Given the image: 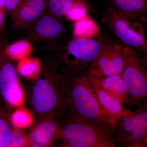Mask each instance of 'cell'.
I'll return each mask as SVG.
<instances>
[{
    "label": "cell",
    "mask_w": 147,
    "mask_h": 147,
    "mask_svg": "<svg viewBox=\"0 0 147 147\" xmlns=\"http://www.w3.org/2000/svg\"><path fill=\"white\" fill-rule=\"evenodd\" d=\"M87 72V71H86ZM89 81L96 95L102 112L113 124L123 115L127 110L118 100L103 89L93 76L88 72Z\"/></svg>",
    "instance_id": "12"
},
{
    "label": "cell",
    "mask_w": 147,
    "mask_h": 147,
    "mask_svg": "<svg viewBox=\"0 0 147 147\" xmlns=\"http://www.w3.org/2000/svg\"><path fill=\"white\" fill-rule=\"evenodd\" d=\"M115 147H147L146 100L136 111L127 110L113 125Z\"/></svg>",
    "instance_id": "5"
},
{
    "label": "cell",
    "mask_w": 147,
    "mask_h": 147,
    "mask_svg": "<svg viewBox=\"0 0 147 147\" xmlns=\"http://www.w3.org/2000/svg\"><path fill=\"white\" fill-rule=\"evenodd\" d=\"M30 27V34L35 39H54L63 32V27L59 20L46 12Z\"/></svg>",
    "instance_id": "13"
},
{
    "label": "cell",
    "mask_w": 147,
    "mask_h": 147,
    "mask_svg": "<svg viewBox=\"0 0 147 147\" xmlns=\"http://www.w3.org/2000/svg\"><path fill=\"white\" fill-rule=\"evenodd\" d=\"M32 130L28 137L30 146L50 147L58 140L60 129L59 119L46 116Z\"/></svg>",
    "instance_id": "10"
},
{
    "label": "cell",
    "mask_w": 147,
    "mask_h": 147,
    "mask_svg": "<svg viewBox=\"0 0 147 147\" xmlns=\"http://www.w3.org/2000/svg\"><path fill=\"white\" fill-rule=\"evenodd\" d=\"M84 0H47V13L59 20L74 6Z\"/></svg>",
    "instance_id": "18"
},
{
    "label": "cell",
    "mask_w": 147,
    "mask_h": 147,
    "mask_svg": "<svg viewBox=\"0 0 147 147\" xmlns=\"http://www.w3.org/2000/svg\"><path fill=\"white\" fill-rule=\"evenodd\" d=\"M5 14L4 9H0V33L3 30L5 25Z\"/></svg>",
    "instance_id": "25"
},
{
    "label": "cell",
    "mask_w": 147,
    "mask_h": 147,
    "mask_svg": "<svg viewBox=\"0 0 147 147\" xmlns=\"http://www.w3.org/2000/svg\"><path fill=\"white\" fill-rule=\"evenodd\" d=\"M88 6L85 1L74 6L65 15L70 21L76 22L81 20L88 14Z\"/></svg>",
    "instance_id": "22"
},
{
    "label": "cell",
    "mask_w": 147,
    "mask_h": 147,
    "mask_svg": "<svg viewBox=\"0 0 147 147\" xmlns=\"http://www.w3.org/2000/svg\"><path fill=\"white\" fill-rule=\"evenodd\" d=\"M101 45L91 38H74L67 45L68 55L64 59L66 66L87 70L97 57Z\"/></svg>",
    "instance_id": "9"
},
{
    "label": "cell",
    "mask_w": 147,
    "mask_h": 147,
    "mask_svg": "<svg viewBox=\"0 0 147 147\" xmlns=\"http://www.w3.org/2000/svg\"><path fill=\"white\" fill-rule=\"evenodd\" d=\"M16 69L21 76L28 78H34L40 71V63L37 58L27 57L19 61Z\"/></svg>",
    "instance_id": "19"
},
{
    "label": "cell",
    "mask_w": 147,
    "mask_h": 147,
    "mask_svg": "<svg viewBox=\"0 0 147 147\" xmlns=\"http://www.w3.org/2000/svg\"><path fill=\"white\" fill-rule=\"evenodd\" d=\"M61 146L115 147L113 125L64 116L59 119Z\"/></svg>",
    "instance_id": "2"
},
{
    "label": "cell",
    "mask_w": 147,
    "mask_h": 147,
    "mask_svg": "<svg viewBox=\"0 0 147 147\" xmlns=\"http://www.w3.org/2000/svg\"><path fill=\"white\" fill-rule=\"evenodd\" d=\"M94 78L103 89L122 104L128 105L129 100L128 92L123 80L121 74Z\"/></svg>",
    "instance_id": "15"
},
{
    "label": "cell",
    "mask_w": 147,
    "mask_h": 147,
    "mask_svg": "<svg viewBox=\"0 0 147 147\" xmlns=\"http://www.w3.org/2000/svg\"><path fill=\"white\" fill-rule=\"evenodd\" d=\"M30 146L29 138L24 132L14 129L11 130V139L8 147Z\"/></svg>",
    "instance_id": "23"
},
{
    "label": "cell",
    "mask_w": 147,
    "mask_h": 147,
    "mask_svg": "<svg viewBox=\"0 0 147 147\" xmlns=\"http://www.w3.org/2000/svg\"><path fill=\"white\" fill-rule=\"evenodd\" d=\"M123 46L112 42L101 44L97 57L86 71L96 78L121 74L124 67Z\"/></svg>",
    "instance_id": "7"
},
{
    "label": "cell",
    "mask_w": 147,
    "mask_h": 147,
    "mask_svg": "<svg viewBox=\"0 0 147 147\" xmlns=\"http://www.w3.org/2000/svg\"><path fill=\"white\" fill-rule=\"evenodd\" d=\"M2 108L0 110V147H8L11 136V129Z\"/></svg>",
    "instance_id": "20"
},
{
    "label": "cell",
    "mask_w": 147,
    "mask_h": 147,
    "mask_svg": "<svg viewBox=\"0 0 147 147\" xmlns=\"http://www.w3.org/2000/svg\"><path fill=\"white\" fill-rule=\"evenodd\" d=\"M65 90L64 116L112 124L100 108L89 81L86 70L66 67L61 74Z\"/></svg>",
    "instance_id": "1"
},
{
    "label": "cell",
    "mask_w": 147,
    "mask_h": 147,
    "mask_svg": "<svg viewBox=\"0 0 147 147\" xmlns=\"http://www.w3.org/2000/svg\"><path fill=\"white\" fill-rule=\"evenodd\" d=\"M107 6L126 16L147 21V0H108Z\"/></svg>",
    "instance_id": "14"
},
{
    "label": "cell",
    "mask_w": 147,
    "mask_h": 147,
    "mask_svg": "<svg viewBox=\"0 0 147 147\" xmlns=\"http://www.w3.org/2000/svg\"><path fill=\"white\" fill-rule=\"evenodd\" d=\"M47 9V0H26L11 19V27L19 30L30 27Z\"/></svg>",
    "instance_id": "11"
},
{
    "label": "cell",
    "mask_w": 147,
    "mask_h": 147,
    "mask_svg": "<svg viewBox=\"0 0 147 147\" xmlns=\"http://www.w3.org/2000/svg\"><path fill=\"white\" fill-rule=\"evenodd\" d=\"M1 109H2L1 105V102H0V110H1Z\"/></svg>",
    "instance_id": "27"
},
{
    "label": "cell",
    "mask_w": 147,
    "mask_h": 147,
    "mask_svg": "<svg viewBox=\"0 0 147 147\" xmlns=\"http://www.w3.org/2000/svg\"><path fill=\"white\" fill-rule=\"evenodd\" d=\"M5 0H0V9L5 10Z\"/></svg>",
    "instance_id": "26"
},
{
    "label": "cell",
    "mask_w": 147,
    "mask_h": 147,
    "mask_svg": "<svg viewBox=\"0 0 147 147\" xmlns=\"http://www.w3.org/2000/svg\"><path fill=\"white\" fill-rule=\"evenodd\" d=\"M4 51L10 59L20 61L29 57L32 51L31 43L26 40H20L7 45Z\"/></svg>",
    "instance_id": "17"
},
{
    "label": "cell",
    "mask_w": 147,
    "mask_h": 147,
    "mask_svg": "<svg viewBox=\"0 0 147 147\" xmlns=\"http://www.w3.org/2000/svg\"><path fill=\"white\" fill-rule=\"evenodd\" d=\"M99 28L88 14L81 20L75 22L74 38H91L99 33Z\"/></svg>",
    "instance_id": "16"
},
{
    "label": "cell",
    "mask_w": 147,
    "mask_h": 147,
    "mask_svg": "<svg viewBox=\"0 0 147 147\" xmlns=\"http://www.w3.org/2000/svg\"><path fill=\"white\" fill-rule=\"evenodd\" d=\"M0 46V95L9 106L22 104L24 98L17 69Z\"/></svg>",
    "instance_id": "8"
},
{
    "label": "cell",
    "mask_w": 147,
    "mask_h": 147,
    "mask_svg": "<svg viewBox=\"0 0 147 147\" xmlns=\"http://www.w3.org/2000/svg\"><path fill=\"white\" fill-rule=\"evenodd\" d=\"M102 21L127 46L147 53L145 35L147 21L126 16L108 6L103 13Z\"/></svg>",
    "instance_id": "4"
},
{
    "label": "cell",
    "mask_w": 147,
    "mask_h": 147,
    "mask_svg": "<svg viewBox=\"0 0 147 147\" xmlns=\"http://www.w3.org/2000/svg\"><path fill=\"white\" fill-rule=\"evenodd\" d=\"M31 105L37 115L62 117L66 112L65 90L61 74L55 69L47 77L38 79L34 84Z\"/></svg>",
    "instance_id": "3"
},
{
    "label": "cell",
    "mask_w": 147,
    "mask_h": 147,
    "mask_svg": "<svg viewBox=\"0 0 147 147\" xmlns=\"http://www.w3.org/2000/svg\"><path fill=\"white\" fill-rule=\"evenodd\" d=\"M124 67L122 77L128 91V105L134 106L146 100V70L131 47L123 46Z\"/></svg>",
    "instance_id": "6"
},
{
    "label": "cell",
    "mask_w": 147,
    "mask_h": 147,
    "mask_svg": "<svg viewBox=\"0 0 147 147\" xmlns=\"http://www.w3.org/2000/svg\"><path fill=\"white\" fill-rule=\"evenodd\" d=\"M26 0H5V11L6 14L11 19L14 17L19 9Z\"/></svg>",
    "instance_id": "24"
},
{
    "label": "cell",
    "mask_w": 147,
    "mask_h": 147,
    "mask_svg": "<svg viewBox=\"0 0 147 147\" xmlns=\"http://www.w3.org/2000/svg\"><path fill=\"white\" fill-rule=\"evenodd\" d=\"M32 116L30 113L24 109L16 110L11 117V121L17 127H25L31 123Z\"/></svg>",
    "instance_id": "21"
}]
</instances>
